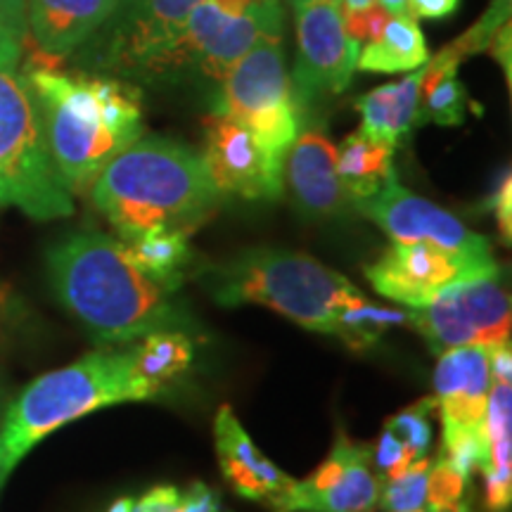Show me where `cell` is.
Segmentation results:
<instances>
[{"instance_id":"7c38bea8","label":"cell","mask_w":512,"mask_h":512,"mask_svg":"<svg viewBox=\"0 0 512 512\" xmlns=\"http://www.w3.org/2000/svg\"><path fill=\"white\" fill-rule=\"evenodd\" d=\"M297 12V62L292 88L302 114L313 102L342 95L356 72L361 43L344 29L339 0H311Z\"/></svg>"},{"instance_id":"ab89813d","label":"cell","mask_w":512,"mask_h":512,"mask_svg":"<svg viewBox=\"0 0 512 512\" xmlns=\"http://www.w3.org/2000/svg\"><path fill=\"white\" fill-rule=\"evenodd\" d=\"M425 512H470L467 510V505H465V501L463 503H458V505H453V508H439V510H425Z\"/></svg>"},{"instance_id":"52a82bcc","label":"cell","mask_w":512,"mask_h":512,"mask_svg":"<svg viewBox=\"0 0 512 512\" xmlns=\"http://www.w3.org/2000/svg\"><path fill=\"white\" fill-rule=\"evenodd\" d=\"M214 112L238 119L278 159L302 131V107L285 64L283 36L256 43L219 81Z\"/></svg>"},{"instance_id":"e0dca14e","label":"cell","mask_w":512,"mask_h":512,"mask_svg":"<svg viewBox=\"0 0 512 512\" xmlns=\"http://www.w3.org/2000/svg\"><path fill=\"white\" fill-rule=\"evenodd\" d=\"M214 437L221 472L226 482L233 486L235 494L247 498V501L268 505L290 486L292 477H287L278 465H273L256 448L230 406H223L216 413Z\"/></svg>"},{"instance_id":"d590c367","label":"cell","mask_w":512,"mask_h":512,"mask_svg":"<svg viewBox=\"0 0 512 512\" xmlns=\"http://www.w3.org/2000/svg\"><path fill=\"white\" fill-rule=\"evenodd\" d=\"M24 36L0 17V69H17L19 57H22Z\"/></svg>"},{"instance_id":"8d00e7d4","label":"cell","mask_w":512,"mask_h":512,"mask_svg":"<svg viewBox=\"0 0 512 512\" xmlns=\"http://www.w3.org/2000/svg\"><path fill=\"white\" fill-rule=\"evenodd\" d=\"M0 17H3L17 34L27 36V0H0Z\"/></svg>"},{"instance_id":"f35d334b","label":"cell","mask_w":512,"mask_h":512,"mask_svg":"<svg viewBox=\"0 0 512 512\" xmlns=\"http://www.w3.org/2000/svg\"><path fill=\"white\" fill-rule=\"evenodd\" d=\"M377 3L392 12V15H406V0H377Z\"/></svg>"},{"instance_id":"cb8c5ba5","label":"cell","mask_w":512,"mask_h":512,"mask_svg":"<svg viewBox=\"0 0 512 512\" xmlns=\"http://www.w3.org/2000/svg\"><path fill=\"white\" fill-rule=\"evenodd\" d=\"M460 62H463V57L451 46L439 50L437 57L427 60L420 83L418 126H460L465 121L470 95H467L465 83L458 79Z\"/></svg>"},{"instance_id":"f1b7e54d","label":"cell","mask_w":512,"mask_h":512,"mask_svg":"<svg viewBox=\"0 0 512 512\" xmlns=\"http://www.w3.org/2000/svg\"><path fill=\"white\" fill-rule=\"evenodd\" d=\"M430 458H420L399 472V475L387 479L380 489V501L377 508L384 512H418L427 508V477H430Z\"/></svg>"},{"instance_id":"3957f363","label":"cell","mask_w":512,"mask_h":512,"mask_svg":"<svg viewBox=\"0 0 512 512\" xmlns=\"http://www.w3.org/2000/svg\"><path fill=\"white\" fill-rule=\"evenodd\" d=\"M43 136L64 188L86 195L102 169L143 136V93L133 83L100 72H24Z\"/></svg>"},{"instance_id":"e575fe53","label":"cell","mask_w":512,"mask_h":512,"mask_svg":"<svg viewBox=\"0 0 512 512\" xmlns=\"http://www.w3.org/2000/svg\"><path fill=\"white\" fill-rule=\"evenodd\" d=\"M460 0H406V15L413 19H446L458 10Z\"/></svg>"},{"instance_id":"ba28073f","label":"cell","mask_w":512,"mask_h":512,"mask_svg":"<svg viewBox=\"0 0 512 512\" xmlns=\"http://www.w3.org/2000/svg\"><path fill=\"white\" fill-rule=\"evenodd\" d=\"M437 408L441 413V451L467 479L486 463L484 415L491 389L489 347H460L439 356L434 370Z\"/></svg>"},{"instance_id":"6da1fadb","label":"cell","mask_w":512,"mask_h":512,"mask_svg":"<svg viewBox=\"0 0 512 512\" xmlns=\"http://www.w3.org/2000/svg\"><path fill=\"white\" fill-rule=\"evenodd\" d=\"M221 306L259 304L304 330L337 337L344 347L366 351L384 332L408 323L406 309L375 304L309 254L287 249H249L197 275Z\"/></svg>"},{"instance_id":"b9f144b4","label":"cell","mask_w":512,"mask_h":512,"mask_svg":"<svg viewBox=\"0 0 512 512\" xmlns=\"http://www.w3.org/2000/svg\"><path fill=\"white\" fill-rule=\"evenodd\" d=\"M418 512H425V510H418Z\"/></svg>"},{"instance_id":"ffe728a7","label":"cell","mask_w":512,"mask_h":512,"mask_svg":"<svg viewBox=\"0 0 512 512\" xmlns=\"http://www.w3.org/2000/svg\"><path fill=\"white\" fill-rule=\"evenodd\" d=\"M425 67L408 72L401 81L384 83L356 100V112L361 114V128L368 138L392 145L394 150L403 140L411 138L418 126L420 83Z\"/></svg>"},{"instance_id":"4316f807","label":"cell","mask_w":512,"mask_h":512,"mask_svg":"<svg viewBox=\"0 0 512 512\" xmlns=\"http://www.w3.org/2000/svg\"><path fill=\"white\" fill-rule=\"evenodd\" d=\"M133 356L145 380L164 394V389L190 368L195 358V342L188 332H152L133 347Z\"/></svg>"},{"instance_id":"8992f818","label":"cell","mask_w":512,"mask_h":512,"mask_svg":"<svg viewBox=\"0 0 512 512\" xmlns=\"http://www.w3.org/2000/svg\"><path fill=\"white\" fill-rule=\"evenodd\" d=\"M0 204L36 221L74 211L72 192L50 159L36 102L17 69H0Z\"/></svg>"},{"instance_id":"44dd1931","label":"cell","mask_w":512,"mask_h":512,"mask_svg":"<svg viewBox=\"0 0 512 512\" xmlns=\"http://www.w3.org/2000/svg\"><path fill=\"white\" fill-rule=\"evenodd\" d=\"M252 0H200L190 10L185 19L181 34L159 53L155 60L147 64L143 79L162 81L178 76L185 69H192V62L200 55V50L214 38L226 24L245 12Z\"/></svg>"},{"instance_id":"1f68e13d","label":"cell","mask_w":512,"mask_h":512,"mask_svg":"<svg viewBox=\"0 0 512 512\" xmlns=\"http://www.w3.org/2000/svg\"><path fill=\"white\" fill-rule=\"evenodd\" d=\"M107 512H192L185 489L178 486H155L147 494H143L138 501L133 498H119L110 505Z\"/></svg>"},{"instance_id":"5b68a950","label":"cell","mask_w":512,"mask_h":512,"mask_svg":"<svg viewBox=\"0 0 512 512\" xmlns=\"http://www.w3.org/2000/svg\"><path fill=\"white\" fill-rule=\"evenodd\" d=\"M162 394L138 370L133 347L100 349L41 375L12 401L0 430V489L19 460L69 422L124 401Z\"/></svg>"},{"instance_id":"d6986e66","label":"cell","mask_w":512,"mask_h":512,"mask_svg":"<svg viewBox=\"0 0 512 512\" xmlns=\"http://www.w3.org/2000/svg\"><path fill=\"white\" fill-rule=\"evenodd\" d=\"M283 5L280 0H252L245 12L226 24L219 34L200 50L192 69L204 79L221 81L256 43L283 36Z\"/></svg>"},{"instance_id":"83f0119b","label":"cell","mask_w":512,"mask_h":512,"mask_svg":"<svg viewBox=\"0 0 512 512\" xmlns=\"http://www.w3.org/2000/svg\"><path fill=\"white\" fill-rule=\"evenodd\" d=\"M437 408V399L434 396H425L413 406H408L406 411L396 413L394 418L387 420L382 434L392 444L399 448L403 460L408 465L415 463V460L425 458L427 451H430L432 441V422L430 413Z\"/></svg>"},{"instance_id":"d4e9b609","label":"cell","mask_w":512,"mask_h":512,"mask_svg":"<svg viewBox=\"0 0 512 512\" xmlns=\"http://www.w3.org/2000/svg\"><path fill=\"white\" fill-rule=\"evenodd\" d=\"M337 176L351 204L368 200L394 176V147L356 131L337 147Z\"/></svg>"},{"instance_id":"7402d4cb","label":"cell","mask_w":512,"mask_h":512,"mask_svg":"<svg viewBox=\"0 0 512 512\" xmlns=\"http://www.w3.org/2000/svg\"><path fill=\"white\" fill-rule=\"evenodd\" d=\"M486 463L482 475L486 484V510L508 512L512 503V384L491 382L484 415Z\"/></svg>"},{"instance_id":"4dcf8cb0","label":"cell","mask_w":512,"mask_h":512,"mask_svg":"<svg viewBox=\"0 0 512 512\" xmlns=\"http://www.w3.org/2000/svg\"><path fill=\"white\" fill-rule=\"evenodd\" d=\"M470 479L448 463L446 458H437V463L430 467V477H427V508H453V505L463 503L465 486Z\"/></svg>"},{"instance_id":"ac0fdd59","label":"cell","mask_w":512,"mask_h":512,"mask_svg":"<svg viewBox=\"0 0 512 512\" xmlns=\"http://www.w3.org/2000/svg\"><path fill=\"white\" fill-rule=\"evenodd\" d=\"M119 0H27V31L43 57L74 55L102 29Z\"/></svg>"},{"instance_id":"30bf717a","label":"cell","mask_w":512,"mask_h":512,"mask_svg":"<svg viewBox=\"0 0 512 512\" xmlns=\"http://www.w3.org/2000/svg\"><path fill=\"white\" fill-rule=\"evenodd\" d=\"M501 275L465 280L448 287L430 304L406 309L411 328L441 356L460 347H494L510 342V294L498 283Z\"/></svg>"},{"instance_id":"9c48e42d","label":"cell","mask_w":512,"mask_h":512,"mask_svg":"<svg viewBox=\"0 0 512 512\" xmlns=\"http://www.w3.org/2000/svg\"><path fill=\"white\" fill-rule=\"evenodd\" d=\"M200 0H119L114 15L83 43L81 64L117 79H138L155 57L181 34Z\"/></svg>"},{"instance_id":"7a4b0ae2","label":"cell","mask_w":512,"mask_h":512,"mask_svg":"<svg viewBox=\"0 0 512 512\" xmlns=\"http://www.w3.org/2000/svg\"><path fill=\"white\" fill-rule=\"evenodd\" d=\"M48 278L64 309L95 342L128 344L152 332L197 330L171 290L105 233H76L48 252Z\"/></svg>"},{"instance_id":"836d02e7","label":"cell","mask_w":512,"mask_h":512,"mask_svg":"<svg viewBox=\"0 0 512 512\" xmlns=\"http://www.w3.org/2000/svg\"><path fill=\"white\" fill-rule=\"evenodd\" d=\"M489 209L494 211L496 221H498V230L505 238V242H510L512 235V190H510V171H505L501 181H498L494 195L489 200Z\"/></svg>"},{"instance_id":"2e32d148","label":"cell","mask_w":512,"mask_h":512,"mask_svg":"<svg viewBox=\"0 0 512 512\" xmlns=\"http://www.w3.org/2000/svg\"><path fill=\"white\" fill-rule=\"evenodd\" d=\"M294 207L306 219H332L351 207L337 176V147L316 126L299 131L285 159Z\"/></svg>"},{"instance_id":"d6a6232c","label":"cell","mask_w":512,"mask_h":512,"mask_svg":"<svg viewBox=\"0 0 512 512\" xmlns=\"http://www.w3.org/2000/svg\"><path fill=\"white\" fill-rule=\"evenodd\" d=\"M389 17H392V12L377 3V5H373V8L356 12V15H349L342 19H344V29H347V34L354 38L356 43H361L363 46V43L373 41V38L380 34Z\"/></svg>"},{"instance_id":"f546056e","label":"cell","mask_w":512,"mask_h":512,"mask_svg":"<svg viewBox=\"0 0 512 512\" xmlns=\"http://www.w3.org/2000/svg\"><path fill=\"white\" fill-rule=\"evenodd\" d=\"M510 22V0H491L489 10L479 17L477 24H472L470 29L465 31L463 36H458L456 41L451 43V48L463 57L484 53L489 48L491 38L496 36V31L505 27Z\"/></svg>"},{"instance_id":"5bb4252c","label":"cell","mask_w":512,"mask_h":512,"mask_svg":"<svg viewBox=\"0 0 512 512\" xmlns=\"http://www.w3.org/2000/svg\"><path fill=\"white\" fill-rule=\"evenodd\" d=\"M204 164L219 195L240 200H280L285 190V159L266 150L247 126L226 114L204 119Z\"/></svg>"},{"instance_id":"60d3db41","label":"cell","mask_w":512,"mask_h":512,"mask_svg":"<svg viewBox=\"0 0 512 512\" xmlns=\"http://www.w3.org/2000/svg\"><path fill=\"white\" fill-rule=\"evenodd\" d=\"M287 3H290V8H292V10H297V8H302V5L311 3V0H287Z\"/></svg>"},{"instance_id":"603a6c76","label":"cell","mask_w":512,"mask_h":512,"mask_svg":"<svg viewBox=\"0 0 512 512\" xmlns=\"http://www.w3.org/2000/svg\"><path fill=\"white\" fill-rule=\"evenodd\" d=\"M427 60L430 48L418 19L392 15L380 34L358 50L356 69L373 74H408L425 67Z\"/></svg>"},{"instance_id":"9a60e30c","label":"cell","mask_w":512,"mask_h":512,"mask_svg":"<svg viewBox=\"0 0 512 512\" xmlns=\"http://www.w3.org/2000/svg\"><path fill=\"white\" fill-rule=\"evenodd\" d=\"M354 207L394 242H427L472 259H494L491 242L484 235L467 228L439 204L403 188L396 174L389 176L373 197L356 202Z\"/></svg>"},{"instance_id":"484cf974","label":"cell","mask_w":512,"mask_h":512,"mask_svg":"<svg viewBox=\"0 0 512 512\" xmlns=\"http://www.w3.org/2000/svg\"><path fill=\"white\" fill-rule=\"evenodd\" d=\"M188 233L183 230L155 228L138 238L126 240L124 245L131 252L133 261L143 268V271L155 278L159 285L166 290L178 292L183 285V271L190 264L192 252L188 245Z\"/></svg>"},{"instance_id":"277c9868","label":"cell","mask_w":512,"mask_h":512,"mask_svg":"<svg viewBox=\"0 0 512 512\" xmlns=\"http://www.w3.org/2000/svg\"><path fill=\"white\" fill-rule=\"evenodd\" d=\"M88 195L124 242L155 228L190 235L221 202L200 152L162 136L133 140L100 171Z\"/></svg>"},{"instance_id":"74e56055","label":"cell","mask_w":512,"mask_h":512,"mask_svg":"<svg viewBox=\"0 0 512 512\" xmlns=\"http://www.w3.org/2000/svg\"><path fill=\"white\" fill-rule=\"evenodd\" d=\"M373 5H377V0H339V10H342V17L356 15V12L373 8Z\"/></svg>"},{"instance_id":"8fae6325","label":"cell","mask_w":512,"mask_h":512,"mask_svg":"<svg viewBox=\"0 0 512 512\" xmlns=\"http://www.w3.org/2000/svg\"><path fill=\"white\" fill-rule=\"evenodd\" d=\"M366 275L382 297L403 309H418L465 280L501 275V266L496 259H472L427 242H392Z\"/></svg>"},{"instance_id":"4fadbf2b","label":"cell","mask_w":512,"mask_h":512,"mask_svg":"<svg viewBox=\"0 0 512 512\" xmlns=\"http://www.w3.org/2000/svg\"><path fill=\"white\" fill-rule=\"evenodd\" d=\"M382 479L373 470V448L339 432L330 456L302 482L268 503L273 512H373L380 501Z\"/></svg>"}]
</instances>
